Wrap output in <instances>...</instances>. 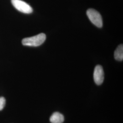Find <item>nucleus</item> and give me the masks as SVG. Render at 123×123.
<instances>
[{"mask_svg": "<svg viewBox=\"0 0 123 123\" xmlns=\"http://www.w3.org/2000/svg\"><path fill=\"white\" fill-rule=\"evenodd\" d=\"M46 39V36L42 33L35 36L24 38L22 40V44L26 46L38 47L43 43Z\"/></svg>", "mask_w": 123, "mask_h": 123, "instance_id": "f257e3e1", "label": "nucleus"}, {"mask_svg": "<svg viewBox=\"0 0 123 123\" xmlns=\"http://www.w3.org/2000/svg\"><path fill=\"white\" fill-rule=\"evenodd\" d=\"M87 15L93 24L98 27L101 28L103 26V20L100 14L93 9H88Z\"/></svg>", "mask_w": 123, "mask_h": 123, "instance_id": "f03ea898", "label": "nucleus"}, {"mask_svg": "<svg viewBox=\"0 0 123 123\" xmlns=\"http://www.w3.org/2000/svg\"><path fill=\"white\" fill-rule=\"evenodd\" d=\"M14 7L22 13L30 14L33 12V9L29 4L22 0H11Z\"/></svg>", "mask_w": 123, "mask_h": 123, "instance_id": "7ed1b4c3", "label": "nucleus"}, {"mask_svg": "<svg viewBox=\"0 0 123 123\" xmlns=\"http://www.w3.org/2000/svg\"><path fill=\"white\" fill-rule=\"evenodd\" d=\"M93 79L95 83L98 85H100L103 83L104 72L101 65H98L95 67L93 72Z\"/></svg>", "mask_w": 123, "mask_h": 123, "instance_id": "20e7f679", "label": "nucleus"}, {"mask_svg": "<svg viewBox=\"0 0 123 123\" xmlns=\"http://www.w3.org/2000/svg\"><path fill=\"white\" fill-rule=\"evenodd\" d=\"M64 118L62 114L59 112H54L50 118V121L51 123H62Z\"/></svg>", "mask_w": 123, "mask_h": 123, "instance_id": "39448f33", "label": "nucleus"}, {"mask_svg": "<svg viewBox=\"0 0 123 123\" xmlns=\"http://www.w3.org/2000/svg\"><path fill=\"white\" fill-rule=\"evenodd\" d=\"M115 59L119 61H122L123 60V44H120L116 49L114 52Z\"/></svg>", "mask_w": 123, "mask_h": 123, "instance_id": "423d86ee", "label": "nucleus"}, {"mask_svg": "<svg viewBox=\"0 0 123 123\" xmlns=\"http://www.w3.org/2000/svg\"><path fill=\"white\" fill-rule=\"evenodd\" d=\"M6 104V99L4 97H0V111L2 110Z\"/></svg>", "mask_w": 123, "mask_h": 123, "instance_id": "0eeeda50", "label": "nucleus"}]
</instances>
